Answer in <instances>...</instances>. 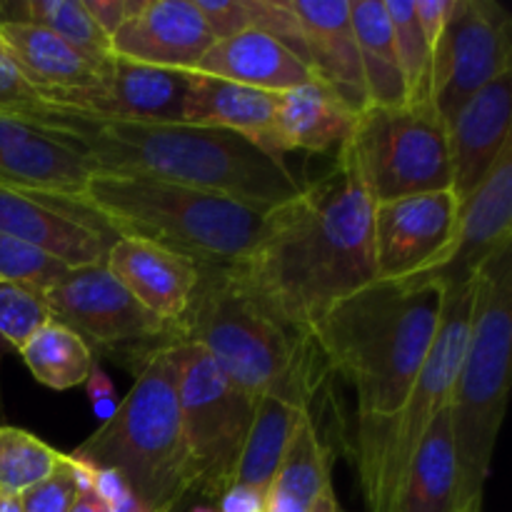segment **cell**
<instances>
[{"label": "cell", "instance_id": "1", "mask_svg": "<svg viewBox=\"0 0 512 512\" xmlns=\"http://www.w3.org/2000/svg\"><path fill=\"white\" fill-rule=\"evenodd\" d=\"M373 208L358 160L343 143L328 173L268 210L235 275L275 318L313 335L338 300L375 280Z\"/></svg>", "mask_w": 512, "mask_h": 512}, {"label": "cell", "instance_id": "2", "mask_svg": "<svg viewBox=\"0 0 512 512\" xmlns=\"http://www.w3.org/2000/svg\"><path fill=\"white\" fill-rule=\"evenodd\" d=\"M43 125L58 128L90 160L95 173L140 175L273 210L298 198L305 183L283 158L233 130L193 123L103 120L53 108Z\"/></svg>", "mask_w": 512, "mask_h": 512}, {"label": "cell", "instance_id": "3", "mask_svg": "<svg viewBox=\"0 0 512 512\" xmlns=\"http://www.w3.org/2000/svg\"><path fill=\"white\" fill-rule=\"evenodd\" d=\"M435 280H373L345 295L315 325L313 340L330 375L358 398V423L385 420L413 390L443 318Z\"/></svg>", "mask_w": 512, "mask_h": 512}, {"label": "cell", "instance_id": "4", "mask_svg": "<svg viewBox=\"0 0 512 512\" xmlns=\"http://www.w3.org/2000/svg\"><path fill=\"white\" fill-rule=\"evenodd\" d=\"M188 310L173 325L180 343H195L225 378L250 398H278L313 410L330 375L313 335L290 328L250 295L233 268L198 265Z\"/></svg>", "mask_w": 512, "mask_h": 512}, {"label": "cell", "instance_id": "5", "mask_svg": "<svg viewBox=\"0 0 512 512\" xmlns=\"http://www.w3.org/2000/svg\"><path fill=\"white\" fill-rule=\"evenodd\" d=\"M68 208L103 225L113 238L160 245L195 265L233 268L258 243L268 210L215 193L140 178L93 173Z\"/></svg>", "mask_w": 512, "mask_h": 512}, {"label": "cell", "instance_id": "6", "mask_svg": "<svg viewBox=\"0 0 512 512\" xmlns=\"http://www.w3.org/2000/svg\"><path fill=\"white\" fill-rule=\"evenodd\" d=\"M178 340L155 350L135 373L133 390L70 460L113 470L150 512H173L190 495L180 435Z\"/></svg>", "mask_w": 512, "mask_h": 512}, {"label": "cell", "instance_id": "7", "mask_svg": "<svg viewBox=\"0 0 512 512\" xmlns=\"http://www.w3.org/2000/svg\"><path fill=\"white\" fill-rule=\"evenodd\" d=\"M512 358V240L500 245L473 280V310L448 413L463 500H483L503 425Z\"/></svg>", "mask_w": 512, "mask_h": 512}, {"label": "cell", "instance_id": "8", "mask_svg": "<svg viewBox=\"0 0 512 512\" xmlns=\"http://www.w3.org/2000/svg\"><path fill=\"white\" fill-rule=\"evenodd\" d=\"M470 310L473 285L445 290L438 335L405 403L390 418L358 423L355 470L368 512H393L395 493L415 448L428 433L435 415L448 408L468 343Z\"/></svg>", "mask_w": 512, "mask_h": 512}, {"label": "cell", "instance_id": "9", "mask_svg": "<svg viewBox=\"0 0 512 512\" xmlns=\"http://www.w3.org/2000/svg\"><path fill=\"white\" fill-rule=\"evenodd\" d=\"M180 343V340H178ZM180 435L193 498L215 500L233 485L255 413V400L230 383L195 343H180Z\"/></svg>", "mask_w": 512, "mask_h": 512}, {"label": "cell", "instance_id": "10", "mask_svg": "<svg viewBox=\"0 0 512 512\" xmlns=\"http://www.w3.org/2000/svg\"><path fill=\"white\" fill-rule=\"evenodd\" d=\"M345 143L375 203L450 190L448 128L430 100L368 105Z\"/></svg>", "mask_w": 512, "mask_h": 512}, {"label": "cell", "instance_id": "11", "mask_svg": "<svg viewBox=\"0 0 512 512\" xmlns=\"http://www.w3.org/2000/svg\"><path fill=\"white\" fill-rule=\"evenodd\" d=\"M50 320L78 333L95 353L115 363L130 360L138 373L145 360L163 345L175 343L173 325L145 310L103 265L70 268L58 283L45 290Z\"/></svg>", "mask_w": 512, "mask_h": 512}, {"label": "cell", "instance_id": "12", "mask_svg": "<svg viewBox=\"0 0 512 512\" xmlns=\"http://www.w3.org/2000/svg\"><path fill=\"white\" fill-rule=\"evenodd\" d=\"M512 20L495 0H453L433 48L430 103L445 128L485 85L512 70Z\"/></svg>", "mask_w": 512, "mask_h": 512}, {"label": "cell", "instance_id": "13", "mask_svg": "<svg viewBox=\"0 0 512 512\" xmlns=\"http://www.w3.org/2000/svg\"><path fill=\"white\" fill-rule=\"evenodd\" d=\"M458 208L453 190L375 203V280H408L433 268L453 243Z\"/></svg>", "mask_w": 512, "mask_h": 512}, {"label": "cell", "instance_id": "14", "mask_svg": "<svg viewBox=\"0 0 512 512\" xmlns=\"http://www.w3.org/2000/svg\"><path fill=\"white\" fill-rule=\"evenodd\" d=\"M93 165L58 128L0 115V183L55 203L83 195Z\"/></svg>", "mask_w": 512, "mask_h": 512}, {"label": "cell", "instance_id": "15", "mask_svg": "<svg viewBox=\"0 0 512 512\" xmlns=\"http://www.w3.org/2000/svg\"><path fill=\"white\" fill-rule=\"evenodd\" d=\"M512 240V143L495 160L473 195L458 208L453 243L430 270L415 278L435 280L445 290L473 285L485 260Z\"/></svg>", "mask_w": 512, "mask_h": 512}, {"label": "cell", "instance_id": "16", "mask_svg": "<svg viewBox=\"0 0 512 512\" xmlns=\"http://www.w3.org/2000/svg\"><path fill=\"white\" fill-rule=\"evenodd\" d=\"M0 233L35 245L68 268L103 265L113 235L80 210L0 183Z\"/></svg>", "mask_w": 512, "mask_h": 512}, {"label": "cell", "instance_id": "17", "mask_svg": "<svg viewBox=\"0 0 512 512\" xmlns=\"http://www.w3.org/2000/svg\"><path fill=\"white\" fill-rule=\"evenodd\" d=\"M215 38L195 0H140L110 38L115 58L190 73Z\"/></svg>", "mask_w": 512, "mask_h": 512}, {"label": "cell", "instance_id": "18", "mask_svg": "<svg viewBox=\"0 0 512 512\" xmlns=\"http://www.w3.org/2000/svg\"><path fill=\"white\" fill-rule=\"evenodd\" d=\"M190 73L113 58L103 85L70 100L63 110L103 120L133 123H183Z\"/></svg>", "mask_w": 512, "mask_h": 512}, {"label": "cell", "instance_id": "19", "mask_svg": "<svg viewBox=\"0 0 512 512\" xmlns=\"http://www.w3.org/2000/svg\"><path fill=\"white\" fill-rule=\"evenodd\" d=\"M512 70L485 85L448 123L450 190L463 205L493 170L510 140Z\"/></svg>", "mask_w": 512, "mask_h": 512}, {"label": "cell", "instance_id": "20", "mask_svg": "<svg viewBox=\"0 0 512 512\" xmlns=\"http://www.w3.org/2000/svg\"><path fill=\"white\" fill-rule=\"evenodd\" d=\"M0 45L35 93L53 108H65L78 95L100 88L108 70L50 30L23 20H0Z\"/></svg>", "mask_w": 512, "mask_h": 512}, {"label": "cell", "instance_id": "21", "mask_svg": "<svg viewBox=\"0 0 512 512\" xmlns=\"http://www.w3.org/2000/svg\"><path fill=\"white\" fill-rule=\"evenodd\" d=\"M285 3L298 18L305 60L315 78L328 83L355 113L368 108L348 0H285Z\"/></svg>", "mask_w": 512, "mask_h": 512}, {"label": "cell", "instance_id": "22", "mask_svg": "<svg viewBox=\"0 0 512 512\" xmlns=\"http://www.w3.org/2000/svg\"><path fill=\"white\" fill-rule=\"evenodd\" d=\"M105 268L145 310L168 325L183 318L200 278L193 260L138 238H115Z\"/></svg>", "mask_w": 512, "mask_h": 512}, {"label": "cell", "instance_id": "23", "mask_svg": "<svg viewBox=\"0 0 512 512\" xmlns=\"http://www.w3.org/2000/svg\"><path fill=\"white\" fill-rule=\"evenodd\" d=\"M190 73L268 93H285L315 80L313 70L293 50L258 30L215 40Z\"/></svg>", "mask_w": 512, "mask_h": 512}, {"label": "cell", "instance_id": "24", "mask_svg": "<svg viewBox=\"0 0 512 512\" xmlns=\"http://www.w3.org/2000/svg\"><path fill=\"white\" fill-rule=\"evenodd\" d=\"M278 95L280 93L190 73L183 123L233 130L263 148L265 153L283 158L275 140Z\"/></svg>", "mask_w": 512, "mask_h": 512}, {"label": "cell", "instance_id": "25", "mask_svg": "<svg viewBox=\"0 0 512 512\" xmlns=\"http://www.w3.org/2000/svg\"><path fill=\"white\" fill-rule=\"evenodd\" d=\"M358 113L323 80H310L278 95L275 140L278 153H338L353 133Z\"/></svg>", "mask_w": 512, "mask_h": 512}, {"label": "cell", "instance_id": "26", "mask_svg": "<svg viewBox=\"0 0 512 512\" xmlns=\"http://www.w3.org/2000/svg\"><path fill=\"white\" fill-rule=\"evenodd\" d=\"M463 505L468 503L463 500L450 413L443 408L405 468L393 512H458Z\"/></svg>", "mask_w": 512, "mask_h": 512}, {"label": "cell", "instance_id": "27", "mask_svg": "<svg viewBox=\"0 0 512 512\" xmlns=\"http://www.w3.org/2000/svg\"><path fill=\"white\" fill-rule=\"evenodd\" d=\"M330 470L333 450L320 435L315 413L308 410L270 483L265 512H310L323 490L333 485Z\"/></svg>", "mask_w": 512, "mask_h": 512}, {"label": "cell", "instance_id": "28", "mask_svg": "<svg viewBox=\"0 0 512 512\" xmlns=\"http://www.w3.org/2000/svg\"><path fill=\"white\" fill-rule=\"evenodd\" d=\"M355 40H358L360 68H363L368 105H403L405 80L395 53L393 30L383 0H353L350 3Z\"/></svg>", "mask_w": 512, "mask_h": 512}, {"label": "cell", "instance_id": "29", "mask_svg": "<svg viewBox=\"0 0 512 512\" xmlns=\"http://www.w3.org/2000/svg\"><path fill=\"white\" fill-rule=\"evenodd\" d=\"M308 413L305 408L290 405L278 398H258L250 433L245 438L238 468H235V485H248L268 493L280 463H283L288 445L293 440L298 423Z\"/></svg>", "mask_w": 512, "mask_h": 512}, {"label": "cell", "instance_id": "30", "mask_svg": "<svg viewBox=\"0 0 512 512\" xmlns=\"http://www.w3.org/2000/svg\"><path fill=\"white\" fill-rule=\"evenodd\" d=\"M25 368L50 390H70L85 385L95 368V355L78 333L58 320H48L18 350Z\"/></svg>", "mask_w": 512, "mask_h": 512}, {"label": "cell", "instance_id": "31", "mask_svg": "<svg viewBox=\"0 0 512 512\" xmlns=\"http://www.w3.org/2000/svg\"><path fill=\"white\" fill-rule=\"evenodd\" d=\"M0 20H23L40 25L73 45L75 50L93 60L100 68L113 63L110 38L95 25L83 0H23V3H0Z\"/></svg>", "mask_w": 512, "mask_h": 512}, {"label": "cell", "instance_id": "32", "mask_svg": "<svg viewBox=\"0 0 512 512\" xmlns=\"http://www.w3.org/2000/svg\"><path fill=\"white\" fill-rule=\"evenodd\" d=\"M63 458L65 453L50 448L38 435L3 425L0 428V493L18 498L40 480L53 475Z\"/></svg>", "mask_w": 512, "mask_h": 512}, {"label": "cell", "instance_id": "33", "mask_svg": "<svg viewBox=\"0 0 512 512\" xmlns=\"http://www.w3.org/2000/svg\"><path fill=\"white\" fill-rule=\"evenodd\" d=\"M393 30L395 53L405 80V103H428L430 100V65L433 48L425 38L415 15L413 0H383Z\"/></svg>", "mask_w": 512, "mask_h": 512}, {"label": "cell", "instance_id": "34", "mask_svg": "<svg viewBox=\"0 0 512 512\" xmlns=\"http://www.w3.org/2000/svg\"><path fill=\"white\" fill-rule=\"evenodd\" d=\"M68 270V265L55 258V255L0 233V280H5V283L23 285V288L45 293Z\"/></svg>", "mask_w": 512, "mask_h": 512}, {"label": "cell", "instance_id": "35", "mask_svg": "<svg viewBox=\"0 0 512 512\" xmlns=\"http://www.w3.org/2000/svg\"><path fill=\"white\" fill-rule=\"evenodd\" d=\"M50 320L45 293L0 280V355L18 353L25 340Z\"/></svg>", "mask_w": 512, "mask_h": 512}, {"label": "cell", "instance_id": "36", "mask_svg": "<svg viewBox=\"0 0 512 512\" xmlns=\"http://www.w3.org/2000/svg\"><path fill=\"white\" fill-rule=\"evenodd\" d=\"M48 113L50 105L35 93L33 85L23 78L18 65L10 60V55L0 45V115L28 118L43 125Z\"/></svg>", "mask_w": 512, "mask_h": 512}, {"label": "cell", "instance_id": "37", "mask_svg": "<svg viewBox=\"0 0 512 512\" xmlns=\"http://www.w3.org/2000/svg\"><path fill=\"white\" fill-rule=\"evenodd\" d=\"M75 495H78V475L65 455L53 475L25 490L18 500L23 512H70Z\"/></svg>", "mask_w": 512, "mask_h": 512}, {"label": "cell", "instance_id": "38", "mask_svg": "<svg viewBox=\"0 0 512 512\" xmlns=\"http://www.w3.org/2000/svg\"><path fill=\"white\" fill-rule=\"evenodd\" d=\"M195 5L215 40L233 38V35L253 30L250 28L248 0H195Z\"/></svg>", "mask_w": 512, "mask_h": 512}, {"label": "cell", "instance_id": "39", "mask_svg": "<svg viewBox=\"0 0 512 512\" xmlns=\"http://www.w3.org/2000/svg\"><path fill=\"white\" fill-rule=\"evenodd\" d=\"M88 468V465H85ZM90 470V480H93L95 493L103 498V503L108 505V512H150L143 505V500L128 488L123 478L113 470H98V468H88Z\"/></svg>", "mask_w": 512, "mask_h": 512}, {"label": "cell", "instance_id": "40", "mask_svg": "<svg viewBox=\"0 0 512 512\" xmlns=\"http://www.w3.org/2000/svg\"><path fill=\"white\" fill-rule=\"evenodd\" d=\"M83 5L90 13V18L95 20V25L108 38H113L120 25L138 10L140 0H83Z\"/></svg>", "mask_w": 512, "mask_h": 512}, {"label": "cell", "instance_id": "41", "mask_svg": "<svg viewBox=\"0 0 512 512\" xmlns=\"http://www.w3.org/2000/svg\"><path fill=\"white\" fill-rule=\"evenodd\" d=\"M85 388H88L90 403H93V413L98 415V420H103L105 423V420L113 418L115 410H118V405H120V400H118V395H115V388H113V383H110V378L98 368V365L90 370L88 380H85Z\"/></svg>", "mask_w": 512, "mask_h": 512}, {"label": "cell", "instance_id": "42", "mask_svg": "<svg viewBox=\"0 0 512 512\" xmlns=\"http://www.w3.org/2000/svg\"><path fill=\"white\" fill-rule=\"evenodd\" d=\"M268 493L248 485H230L218 500V512H265Z\"/></svg>", "mask_w": 512, "mask_h": 512}, {"label": "cell", "instance_id": "43", "mask_svg": "<svg viewBox=\"0 0 512 512\" xmlns=\"http://www.w3.org/2000/svg\"><path fill=\"white\" fill-rule=\"evenodd\" d=\"M450 3H453V0H413L415 15H418V23L420 28H423L425 38H428L430 48H435L440 33H443Z\"/></svg>", "mask_w": 512, "mask_h": 512}, {"label": "cell", "instance_id": "44", "mask_svg": "<svg viewBox=\"0 0 512 512\" xmlns=\"http://www.w3.org/2000/svg\"><path fill=\"white\" fill-rule=\"evenodd\" d=\"M70 463H73L75 475H78V495H75L70 512H108V505H105L103 498L95 493L93 480H90V470L85 468V465L75 463V460H70Z\"/></svg>", "mask_w": 512, "mask_h": 512}, {"label": "cell", "instance_id": "45", "mask_svg": "<svg viewBox=\"0 0 512 512\" xmlns=\"http://www.w3.org/2000/svg\"><path fill=\"white\" fill-rule=\"evenodd\" d=\"M310 512H345L343 505L338 503V495H335L333 485L323 490V495H320L318 503L313 505V510H310Z\"/></svg>", "mask_w": 512, "mask_h": 512}, {"label": "cell", "instance_id": "46", "mask_svg": "<svg viewBox=\"0 0 512 512\" xmlns=\"http://www.w3.org/2000/svg\"><path fill=\"white\" fill-rule=\"evenodd\" d=\"M0 512H23L20 510V500L13 495L0 493Z\"/></svg>", "mask_w": 512, "mask_h": 512}, {"label": "cell", "instance_id": "47", "mask_svg": "<svg viewBox=\"0 0 512 512\" xmlns=\"http://www.w3.org/2000/svg\"><path fill=\"white\" fill-rule=\"evenodd\" d=\"M458 512H483V500H473V503L463 505Z\"/></svg>", "mask_w": 512, "mask_h": 512}, {"label": "cell", "instance_id": "48", "mask_svg": "<svg viewBox=\"0 0 512 512\" xmlns=\"http://www.w3.org/2000/svg\"><path fill=\"white\" fill-rule=\"evenodd\" d=\"M190 508H193V495H188V498H185L183 503L175 505L173 512H190Z\"/></svg>", "mask_w": 512, "mask_h": 512}]
</instances>
